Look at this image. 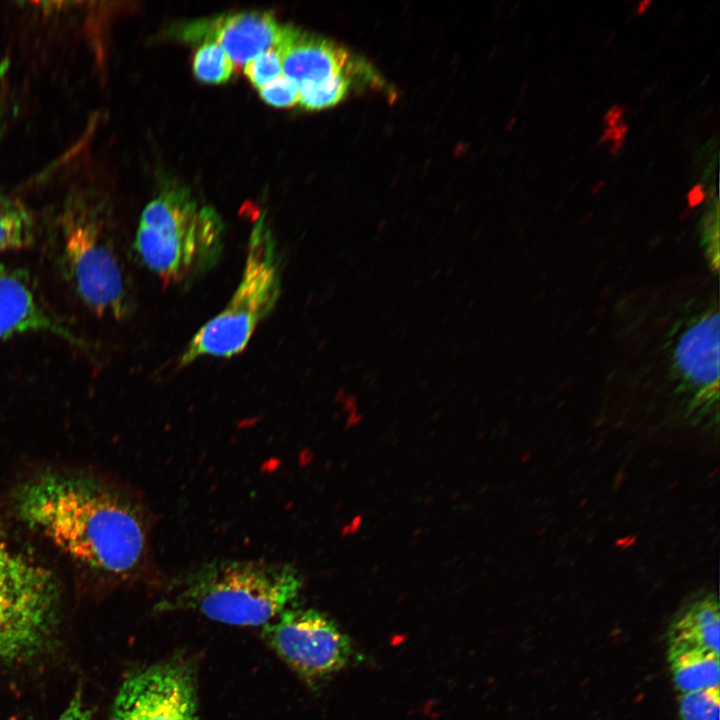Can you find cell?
<instances>
[{
	"mask_svg": "<svg viewBox=\"0 0 720 720\" xmlns=\"http://www.w3.org/2000/svg\"><path fill=\"white\" fill-rule=\"evenodd\" d=\"M16 511L30 528L102 575L120 580L156 575L147 514L114 488L45 474L20 488Z\"/></svg>",
	"mask_w": 720,
	"mask_h": 720,
	"instance_id": "cell-1",
	"label": "cell"
},
{
	"mask_svg": "<svg viewBox=\"0 0 720 720\" xmlns=\"http://www.w3.org/2000/svg\"><path fill=\"white\" fill-rule=\"evenodd\" d=\"M302 579L290 564L212 559L167 582L154 608L193 611L230 625L264 626L298 597Z\"/></svg>",
	"mask_w": 720,
	"mask_h": 720,
	"instance_id": "cell-2",
	"label": "cell"
},
{
	"mask_svg": "<svg viewBox=\"0 0 720 720\" xmlns=\"http://www.w3.org/2000/svg\"><path fill=\"white\" fill-rule=\"evenodd\" d=\"M105 206L72 194L57 220V261L80 302L98 317L121 320L133 309L131 282Z\"/></svg>",
	"mask_w": 720,
	"mask_h": 720,
	"instance_id": "cell-3",
	"label": "cell"
},
{
	"mask_svg": "<svg viewBox=\"0 0 720 720\" xmlns=\"http://www.w3.org/2000/svg\"><path fill=\"white\" fill-rule=\"evenodd\" d=\"M224 224L189 192H162L144 208L134 239L143 265L165 285L190 282L208 272L223 250Z\"/></svg>",
	"mask_w": 720,
	"mask_h": 720,
	"instance_id": "cell-4",
	"label": "cell"
},
{
	"mask_svg": "<svg viewBox=\"0 0 720 720\" xmlns=\"http://www.w3.org/2000/svg\"><path fill=\"white\" fill-rule=\"evenodd\" d=\"M280 293V257L272 232L261 218L251 231L241 278L230 300L193 335L179 357V366L243 352Z\"/></svg>",
	"mask_w": 720,
	"mask_h": 720,
	"instance_id": "cell-5",
	"label": "cell"
},
{
	"mask_svg": "<svg viewBox=\"0 0 720 720\" xmlns=\"http://www.w3.org/2000/svg\"><path fill=\"white\" fill-rule=\"evenodd\" d=\"M60 591L52 573L0 533V661L40 656L59 623Z\"/></svg>",
	"mask_w": 720,
	"mask_h": 720,
	"instance_id": "cell-6",
	"label": "cell"
},
{
	"mask_svg": "<svg viewBox=\"0 0 720 720\" xmlns=\"http://www.w3.org/2000/svg\"><path fill=\"white\" fill-rule=\"evenodd\" d=\"M263 638L303 680L319 684L355 657L349 636L314 609L288 608L263 626Z\"/></svg>",
	"mask_w": 720,
	"mask_h": 720,
	"instance_id": "cell-7",
	"label": "cell"
},
{
	"mask_svg": "<svg viewBox=\"0 0 720 720\" xmlns=\"http://www.w3.org/2000/svg\"><path fill=\"white\" fill-rule=\"evenodd\" d=\"M108 720H199L192 669L171 660L130 674L116 694Z\"/></svg>",
	"mask_w": 720,
	"mask_h": 720,
	"instance_id": "cell-8",
	"label": "cell"
},
{
	"mask_svg": "<svg viewBox=\"0 0 720 720\" xmlns=\"http://www.w3.org/2000/svg\"><path fill=\"white\" fill-rule=\"evenodd\" d=\"M31 333L51 334L78 348H89L49 308L28 271L0 263V343Z\"/></svg>",
	"mask_w": 720,
	"mask_h": 720,
	"instance_id": "cell-9",
	"label": "cell"
},
{
	"mask_svg": "<svg viewBox=\"0 0 720 720\" xmlns=\"http://www.w3.org/2000/svg\"><path fill=\"white\" fill-rule=\"evenodd\" d=\"M281 29L270 13L253 11L192 20L175 26L172 33L184 41H214L240 65L274 47Z\"/></svg>",
	"mask_w": 720,
	"mask_h": 720,
	"instance_id": "cell-10",
	"label": "cell"
},
{
	"mask_svg": "<svg viewBox=\"0 0 720 720\" xmlns=\"http://www.w3.org/2000/svg\"><path fill=\"white\" fill-rule=\"evenodd\" d=\"M275 47L281 56L283 75L298 87L338 74L372 71L333 42L291 25H282Z\"/></svg>",
	"mask_w": 720,
	"mask_h": 720,
	"instance_id": "cell-11",
	"label": "cell"
},
{
	"mask_svg": "<svg viewBox=\"0 0 720 720\" xmlns=\"http://www.w3.org/2000/svg\"><path fill=\"white\" fill-rule=\"evenodd\" d=\"M677 359L693 381L717 389L719 375V317L711 315L692 327L681 339Z\"/></svg>",
	"mask_w": 720,
	"mask_h": 720,
	"instance_id": "cell-12",
	"label": "cell"
},
{
	"mask_svg": "<svg viewBox=\"0 0 720 720\" xmlns=\"http://www.w3.org/2000/svg\"><path fill=\"white\" fill-rule=\"evenodd\" d=\"M720 615L717 597L707 594L690 602L675 617L669 641H676L719 655Z\"/></svg>",
	"mask_w": 720,
	"mask_h": 720,
	"instance_id": "cell-13",
	"label": "cell"
},
{
	"mask_svg": "<svg viewBox=\"0 0 720 720\" xmlns=\"http://www.w3.org/2000/svg\"><path fill=\"white\" fill-rule=\"evenodd\" d=\"M668 661L673 683L680 694L719 687V655L668 641Z\"/></svg>",
	"mask_w": 720,
	"mask_h": 720,
	"instance_id": "cell-14",
	"label": "cell"
},
{
	"mask_svg": "<svg viewBox=\"0 0 720 720\" xmlns=\"http://www.w3.org/2000/svg\"><path fill=\"white\" fill-rule=\"evenodd\" d=\"M35 236V219L25 203L0 195V253L30 246Z\"/></svg>",
	"mask_w": 720,
	"mask_h": 720,
	"instance_id": "cell-15",
	"label": "cell"
},
{
	"mask_svg": "<svg viewBox=\"0 0 720 720\" xmlns=\"http://www.w3.org/2000/svg\"><path fill=\"white\" fill-rule=\"evenodd\" d=\"M351 82L350 74H338L321 82L304 84L299 87L298 103L307 110L333 106L344 99Z\"/></svg>",
	"mask_w": 720,
	"mask_h": 720,
	"instance_id": "cell-16",
	"label": "cell"
},
{
	"mask_svg": "<svg viewBox=\"0 0 720 720\" xmlns=\"http://www.w3.org/2000/svg\"><path fill=\"white\" fill-rule=\"evenodd\" d=\"M233 61L214 41L203 42L193 59V71L197 79L206 83H222L233 73Z\"/></svg>",
	"mask_w": 720,
	"mask_h": 720,
	"instance_id": "cell-17",
	"label": "cell"
},
{
	"mask_svg": "<svg viewBox=\"0 0 720 720\" xmlns=\"http://www.w3.org/2000/svg\"><path fill=\"white\" fill-rule=\"evenodd\" d=\"M719 687L682 693L678 700L679 720H719Z\"/></svg>",
	"mask_w": 720,
	"mask_h": 720,
	"instance_id": "cell-18",
	"label": "cell"
},
{
	"mask_svg": "<svg viewBox=\"0 0 720 720\" xmlns=\"http://www.w3.org/2000/svg\"><path fill=\"white\" fill-rule=\"evenodd\" d=\"M245 75L256 88L282 75V60L274 46L249 60L244 66Z\"/></svg>",
	"mask_w": 720,
	"mask_h": 720,
	"instance_id": "cell-19",
	"label": "cell"
},
{
	"mask_svg": "<svg viewBox=\"0 0 720 720\" xmlns=\"http://www.w3.org/2000/svg\"><path fill=\"white\" fill-rule=\"evenodd\" d=\"M262 99L276 107H289L299 101L298 85L284 75L259 88Z\"/></svg>",
	"mask_w": 720,
	"mask_h": 720,
	"instance_id": "cell-20",
	"label": "cell"
},
{
	"mask_svg": "<svg viewBox=\"0 0 720 720\" xmlns=\"http://www.w3.org/2000/svg\"><path fill=\"white\" fill-rule=\"evenodd\" d=\"M92 711L86 705L83 695V689L79 685L73 693L67 707L57 718V720H91Z\"/></svg>",
	"mask_w": 720,
	"mask_h": 720,
	"instance_id": "cell-21",
	"label": "cell"
},
{
	"mask_svg": "<svg viewBox=\"0 0 720 720\" xmlns=\"http://www.w3.org/2000/svg\"><path fill=\"white\" fill-rule=\"evenodd\" d=\"M604 121L609 127L619 126L624 124V110L618 105L612 106L604 117Z\"/></svg>",
	"mask_w": 720,
	"mask_h": 720,
	"instance_id": "cell-22",
	"label": "cell"
},
{
	"mask_svg": "<svg viewBox=\"0 0 720 720\" xmlns=\"http://www.w3.org/2000/svg\"><path fill=\"white\" fill-rule=\"evenodd\" d=\"M704 198H705V192L703 189V185H701V184L695 185L688 192V201L691 206L699 204Z\"/></svg>",
	"mask_w": 720,
	"mask_h": 720,
	"instance_id": "cell-23",
	"label": "cell"
},
{
	"mask_svg": "<svg viewBox=\"0 0 720 720\" xmlns=\"http://www.w3.org/2000/svg\"><path fill=\"white\" fill-rule=\"evenodd\" d=\"M649 5H650V1H641L640 3H638L637 8H636L637 14H640V15L643 14Z\"/></svg>",
	"mask_w": 720,
	"mask_h": 720,
	"instance_id": "cell-24",
	"label": "cell"
}]
</instances>
